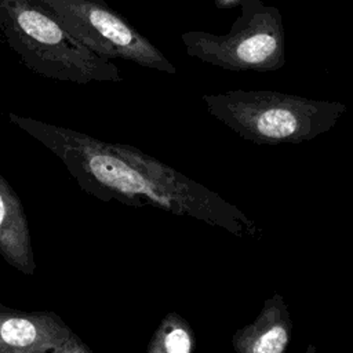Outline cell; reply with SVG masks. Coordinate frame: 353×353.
<instances>
[{"label": "cell", "instance_id": "3957f363", "mask_svg": "<svg viewBox=\"0 0 353 353\" xmlns=\"http://www.w3.org/2000/svg\"><path fill=\"white\" fill-rule=\"evenodd\" d=\"M210 114L255 143H299L330 131L346 112L338 101L312 99L272 90L236 88L205 94Z\"/></svg>", "mask_w": 353, "mask_h": 353}, {"label": "cell", "instance_id": "30bf717a", "mask_svg": "<svg viewBox=\"0 0 353 353\" xmlns=\"http://www.w3.org/2000/svg\"><path fill=\"white\" fill-rule=\"evenodd\" d=\"M52 353H94L74 332Z\"/></svg>", "mask_w": 353, "mask_h": 353}, {"label": "cell", "instance_id": "7a4b0ae2", "mask_svg": "<svg viewBox=\"0 0 353 353\" xmlns=\"http://www.w3.org/2000/svg\"><path fill=\"white\" fill-rule=\"evenodd\" d=\"M0 34L36 74L77 84L123 80L112 59L88 50L30 0H0Z\"/></svg>", "mask_w": 353, "mask_h": 353}, {"label": "cell", "instance_id": "52a82bcc", "mask_svg": "<svg viewBox=\"0 0 353 353\" xmlns=\"http://www.w3.org/2000/svg\"><path fill=\"white\" fill-rule=\"evenodd\" d=\"M0 255L12 268L30 276L36 270L30 232L22 203L0 175Z\"/></svg>", "mask_w": 353, "mask_h": 353}, {"label": "cell", "instance_id": "9c48e42d", "mask_svg": "<svg viewBox=\"0 0 353 353\" xmlns=\"http://www.w3.org/2000/svg\"><path fill=\"white\" fill-rule=\"evenodd\" d=\"M194 332L178 313L164 316L152 335L146 353H193Z\"/></svg>", "mask_w": 353, "mask_h": 353}, {"label": "cell", "instance_id": "8992f818", "mask_svg": "<svg viewBox=\"0 0 353 353\" xmlns=\"http://www.w3.org/2000/svg\"><path fill=\"white\" fill-rule=\"evenodd\" d=\"M72 332L54 312H25L0 305V353H52Z\"/></svg>", "mask_w": 353, "mask_h": 353}, {"label": "cell", "instance_id": "5b68a950", "mask_svg": "<svg viewBox=\"0 0 353 353\" xmlns=\"http://www.w3.org/2000/svg\"><path fill=\"white\" fill-rule=\"evenodd\" d=\"M51 15L88 50L108 59H123L175 74V65L130 21L103 0H30Z\"/></svg>", "mask_w": 353, "mask_h": 353}, {"label": "cell", "instance_id": "277c9868", "mask_svg": "<svg viewBox=\"0 0 353 353\" xmlns=\"http://www.w3.org/2000/svg\"><path fill=\"white\" fill-rule=\"evenodd\" d=\"M181 39L188 55L226 70L273 72L285 65L280 10L262 0H245L225 34L189 30Z\"/></svg>", "mask_w": 353, "mask_h": 353}, {"label": "cell", "instance_id": "8fae6325", "mask_svg": "<svg viewBox=\"0 0 353 353\" xmlns=\"http://www.w3.org/2000/svg\"><path fill=\"white\" fill-rule=\"evenodd\" d=\"M245 0H214V4L218 10H230L240 7Z\"/></svg>", "mask_w": 353, "mask_h": 353}, {"label": "cell", "instance_id": "ba28073f", "mask_svg": "<svg viewBox=\"0 0 353 353\" xmlns=\"http://www.w3.org/2000/svg\"><path fill=\"white\" fill-rule=\"evenodd\" d=\"M292 323L280 295L268 299L252 324L234 332L232 345L236 353H285Z\"/></svg>", "mask_w": 353, "mask_h": 353}, {"label": "cell", "instance_id": "6da1fadb", "mask_svg": "<svg viewBox=\"0 0 353 353\" xmlns=\"http://www.w3.org/2000/svg\"><path fill=\"white\" fill-rule=\"evenodd\" d=\"M8 119L52 152L85 193L102 201L156 207L222 226L236 234L252 228L243 212L216 193L134 146L105 142L12 112Z\"/></svg>", "mask_w": 353, "mask_h": 353}, {"label": "cell", "instance_id": "7c38bea8", "mask_svg": "<svg viewBox=\"0 0 353 353\" xmlns=\"http://www.w3.org/2000/svg\"><path fill=\"white\" fill-rule=\"evenodd\" d=\"M316 352V349H314V346H307V349H306V353H314Z\"/></svg>", "mask_w": 353, "mask_h": 353}]
</instances>
